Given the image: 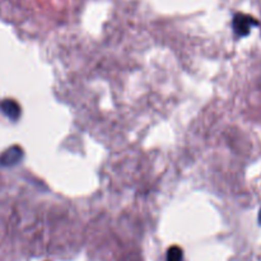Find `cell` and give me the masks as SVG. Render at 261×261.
<instances>
[{"instance_id": "obj_5", "label": "cell", "mask_w": 261, "mask_h": 261, "mask_svg": "<svg viewBox=\"0 0 261 261\" xmlns=\"http://www.w3.org/2000/svg\"><path fill=\"white\" fill-rule=\"evenodd\" d=\"M259 223L261 224V211H260V214H259Z\"/></svg>"}, {"instance_id": "obj_2", "label": "cell", "mask_w": 261, "mask_h": 261, "mask_svg": "<svg viewBox=\"0 0 261 261\" xmlns=\"http://www.w3.org/2000/svg\"><path fill=\"white\" fill-rule=\"evenodd\" d=\"M23 157H24V153H23L22 148L18 147V145H13L0 155V166H3V167H14V166L19 165L22 162Z\"/></svg>"}, {"instance_id": "obj_3", "label": "cell", "mask_w": 261, "mask_h": 261, "mask_svg": "<svg viewBox=\"0 0 261 261\" xmlns=\"http://www.w3.org/2000/svg\"><path fill=\"white\" fill-rule=\"evenodd\" d=\"M0 110L10 121H17L20 117V106L14 99H3L0 102Z\"/></svg>"}, {"instance_id": "obj_1", "label": "cell", "mask_w": 261, "mask_h": 261, "mask_svg": "<svg viewBox=\"0 0 261 261\" xmlns=\"http://www.w3.org/2000/svg\"><path fill=\"white\" fill-rule=\"evenodd\" d=\"M232 25H233V31L236 36L245 37V36L250 35L252 27L259 25V22L254 17H251V15L244 14V13H237V14H234Z\"/></svg>"}, {"instance_id": "obj_4", "label": "cell", "mask_w": 261, "mask_h": 261, "mask_svg": "<svg viewBox=\"0 0 261 261\" xmlns=\"http://www.w3.org/2000/svg\"><path fill=\"white\" fill-rule=\"evenodd\" d=\"M166 261H184V252L178 246H172L168 249Z\"/></svg>"}]
</instances>
